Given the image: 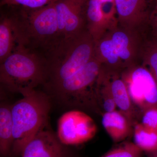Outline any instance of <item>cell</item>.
<instances>
[{"instance_id":"1","label":"cell","mask_w":157,"mask_h":157,"mask_svg":"<svg viewBox=\"0 0 157 157\" xmlns=\"http://www.w3.org/2000/svg\"><path fill=\"white\" fill-rule=\"evenodd\" d=\"M0 64L1 85L11 93L25 97L46 80V58L23 45L17 46Z\"/></svg>"},{"instance_id":"2","label":"cell","mask_w":157,"mask_h":157,"mask_svg":"<svg viewBox=\"0 0 157 157\" xmlns=\"http://www.w3.org/2000/svg\"><path fill=\"white\" fill-rule=\"evenodd\" d=\"M51 98L36 90L11 106L13 124L11 155L20 156L24 148L47 124Z\"/></svg>"},{"instance_id":"3","label":"cell","mask_w":157,"mask_h":157,"mask_svg":"<svg viewBox=\"0 0 157 157\" xmlns=\"http://www.w3.org/2000/svg\"><path fill=\"white\" fill-rule=\"evenodd\" d=\"M95 42L87 29L60 43L46 57L47 76L44 87L67 78L94 58Z\"/></svg>"},{"instance_id":"4","label":"cell","mask_w":157,"mask_h":157,"mask_svg":"<svg viewBox=\"0 0 157 157\" xmlns=\"http://www.w3.org/2000/svg\"><path fill=\"white\" fill-rule=\"evenodd\" d=\"M102 66L94 57L72 76L44 88L45 92L65 106L101 112L96 101L95 86Z\"/></svg>"},{"instance_id":"5","label":"cell","mask_w":157,"mask_h":157,"mask_svg":"<svg viewBox=\"0 0 157 157\" xmlns=\"http://www.w3.org/2000/svg\"><path fill=\"white\" fill-rule=\"evenodd\" d=\"M17 8L27 47L47 56L59 42L56 3L38 9Z\"/></svg>"},{"instance_id":"6","label":"cell","mask_w":157,"mask_h":157,"mask_svg":"<svg viewBox=\"0 0 157 157\" xmlns=\"http://www.w3.org/2000/svg\"><path fill=\"white\" fill-rule=\"evenodd\" d=\"M121 76L141 114L149 108L157 107V84L147 68L139 63L123 70Z\"/></svg>"},{"instance_id":"7","label":"cell","mask_w":157,"mask_h":157,"mask_svg":"<svg viewBox=\"0 0 157 157\" xmlns=\"http://www.w3.org/2000/svg\"><path fill=\"white\" fill-rule=\"evenodd\" d=\"M97 131L92 118L82 111L73 110L65 113L59 119L56 135L67 146L78 145L91 140Z\"/></svg>"},{"instance_id":"8","label":"cell","mask_w":157,"mask_h":157,"mask_svg":"<svg viewBox=\"0 0 157 157\" xmlns=\"http://www.w3.org/2000/svg\"><path fill=\"white\" fill-rule=\"evenodd\" d=\"M87 1L59 0L56 3L59 25V45L86 29V7Z\"/></svg>"},{"instance_id":"9","label":"cell","mask_w":157,"mask_h":157,"mask_svg":"<svg viewBox=\"0 0 157 157\" xmlns=\"http://www.w3.org/2000/svg\"><path fill=\"white\" fill-rule=\"evenodd\" d=\"M86 28L96 42L119 25L114 0H87Z\"/></svg>"},{"instance_id":"10","label":"cell","mask_w":157,"mask_h":157,"mask_svg":"<svg viewBox=\"0 0 157 157\" xmlns=\"http://www.w3.org/2000/svg\"><path fill=\"white\" fill-rule=\"evenodd\" d=\"M114 1L119 26L141 34L149 33L151 8L148 0Z\"/></svg>"},{"instance_id":"11","label":"cell","mask_w":157,"mask_h":157,"mask_svg":"<svg viewBox=\"0 0 157 157\" xmlns=\"http://www.w3.org/2000/svg\"><path fill=\"white\" fill-rule=\"evenodd\" d=\"M0 17V63L17 46L26 47L19 13L15 7H1Z\"/></svg>"},{"instance_id":"12","label":"cell","mask_w":157,"mask_h":157,"mask_svg":"<svg viewBox=\"0 0 157 157\" xmlns=\"http://www.w3.org/2000/svg\"><path fill=\"white\" fill-rule=\"evenodd\" d=\"M124 70L140 63V51L147 35L118 26L109 33Z\"/></svg>"},{"instance_id":"13","label":"cell","mask_w":157,"mask_h":157,"mask_svg":"<svg viewBox=\"0 0 157 157\" xmlns=\"http://www.w3.org/2000/svg\"><path fill=\"white\" fill-rule=\"evenodd\" d=\"M21 157H75L56 134L44 128L25 145Z\"/></svg>"},{"instance_id":"14","label":"cell","mask_w":157,"mask_h":157,"mask_svg":"<svg viewBox=\"0 0 157 157\" xmlns=\"http://www.w3.org/2000/svg\"><path fill=\"white\" fill-rule=\"evenodd\" d=\"M107 74L109 87L117 107L132 121L133 124L141 117V113L132 102L126 85L122 78V71L110 70L102 66Z\"/></svg>"},{"instance_id":"15","label":"cell","mask_w":157,"mask_h":157,"mask_svg":"<svg viewBox=\"0 0 157 157\" xmlns=\"http://www.w3.org/2000/svg\"><path fill=\"white\" fill-rule=\"evenodd\" d=\"M102 123L108 135L116 143L125 140L133 132L134 124L120 111L104 113Z\"/></svg>"},{"instance_id":"16","label":"cell","mask_w":157,"mask_h":157,"mask_svg":"<svg viewBox=\"0 0 157 157\" xmlns=\"http://www.w3.org/2000/svg\"><path fill=\"white\" fill-rule=\"evenodd\" d=\"M94 57L110 70L122 71V63L118 56L109 33L95 42Z\"/></svg>"},{"instance_id":"17","label":"cell","mask_w":157,"mask_h":157,"mask_svg":"<svg viewBox=\"0 0 157 157\" xmlns=\"http://www.w3.org/2000/svg\"><path fill=\"white\" fill-rule=\"evenodd\" d=\"M13 141L11 106L2 103L0 107V153L3 157L11 156Z\"/></svg>"},{"instance_id":"18","label":"cell","mask_w":157,"mask_h":157,"mask_svg":"<svg viewBox=\"0 0 157 157\" xmlns=\"http://www.w3.org/2000/svg\"><path fill=\"white\" fill-rule=\"evenodd\" d=\"M140 63L151 72L157 84V38L149 33L144 39Z\"/></svg>"},{"instance_id":"19","label":"cell","mask_w":157,"mask_h":157,"mask_svg":"<svg viewBox=\"0 0 157 157\" xmlns=\"http://www.w3.org/2000/svg\"><path fill=\"white\" fill-rule=\"evenodd\" d=\"M134 143L142 152H151L157 150V133L136 123L133 129Z\"/></svg>"},{"instance_id":"20","label":"cell","mask_w":157,"mask_h":157,"mask_svg":"<svg viewBox=\"0 0 157 157\" xmlns=\"http://www.w3.org/2000/svg\"><path fill=\"white\" fill-rule=\"evenodd\" d=\"M59 0H0L1 7H17L36 9L56 3Z\"/></svg>"},{"instance_id":"21","label":"cell","mask_w":157,"mask_h":157,"mask_svg":"<svg viewBox=\"0 0 157 157\" xmlns=\"http://www.w3.org/2000/svg\"><path fill=\"white\" fill-rule=\"evenodd\" d=\"M142 153L134 143L127 142L113 149L101 157H142Z\"/></svg>"},{"instance_id":"22","label":"cell","mask_w":157,"mask_h":157,"mask_svg":"<svg viewBox=\"0 0 157 157\" xmlns=\"http://www.w3.org/2000/svg\"><path fill=\"white\" fill-rule=\"evenodd\" d=\"M140 123L157 133V107H151L144 111L141 114Z\"/></svg>"},{"instance_id":"23","label":"cell","mask_w":157,"mask_h":157,"mask_svg":"<svg viewBox=\"0 0 157 157\" xmlns=\"http://www.w3.org/2000/svg\"><path fill=\"white\" fill-rule=\"evenodd\" d=\"M149 21V33L157 38V1L152 4Z\"/></svg>"},{"instance_id":"24","label":"cell","mask_w":157,"mask_h":157,"mask_svg":"<svg viewBox=\"0 0 157 157\" xmlns=\"http://www.w3.org/2000/svg\"><path fill=\"white\" fill-rule=\"evenodd\" d=\"M145 154L147 157H157V150L151 152L146 153Z\"/></svg>"},{"instance_id":"25","label":"cell","mask_w":157,"mask_h":157,"mask_svg":"<svg viewBox=\"0 0 157 157\" xmlns=\"http://www.w3.org/2000/svg\"><path fill=\"white\" fill-rule=\"evenodd\" d=\"M151 3V4H153L154 3H155L156 1H157V0H148Z\"/></svg>"}]
</instances>
